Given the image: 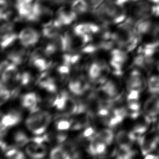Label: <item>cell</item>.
I'll return each mask as SVG.
<instances>
[{
  "label": "cell",
  "mask_w": 159,
  "mask_h": 159,
  "mask_svg": "<svg viewBox=\"0 0 159 159\" xmlns=\"http://www.w3.org/2000/svg\"><path fill=\"white\" fill-rule=\"evenodd\" d=\"M52 120L51 114L45 111L37 108L30 111L25 120V125L29 130L36 135L45 133Z\"/></svg>",
  "instance_id": "1"
},
{
  "label": "cell",
  "mask_w": 159,
  "mask_h": 159,
  "mask_svg": "<svg viewBox=\"0 0 159 159\" xmlns=\"http://www.w3.org/2000/svg\"><path fill=\"white\" fill-rule=\"evenodd\" d=\"M148 73L143 69L132 66L129 69L125 79L128 91L135 90L142 93L147 91Z\"/></svg>",
  "instance_id": "2"
},
{
  "label": "cell",
  "mask_w": 159,
  "mask_h": 159,
  "mask_svg": "<svg viewBox=\"0 0 159 159\" xmlns=\"http://www.w3.org/2000/svg\"><path fill=\"white\" fill-rule=\"evenodd\" d=\"M138 144L143 155L159 154V132L152 128L139 139Z\"/></svg>",
  "instance_id": "3"
},
{
  "label": "cell",
  "mask_w": 159,
  "mask_h": 159,
  "mask_svg": "<svg viewBox=\"0 0 159 159\" xmlns=\"http://www.w3.org/2000/svg\"><path fill=\"white\" fill-rule=\"evenodd\" d=\"M142 112L153 122L159 117V95L146 91L142 98Z\"/></svg>",
  "instance_id": "4"
},
{
  "label": "cell",
  "mask_w": 159,
  "mask_h": 159,
  "mask_svg": "<svg viewBox=\"0 0 159 159\" xmlns=\"http://www.w3.org/2000/svg\"><path fill=\"white\" fill-rule=\"evenodd\" d=\"M22 119L21 114L16 110H12L1 115V133L4 135L6 130L18 124Z\"/></svg>",
  "instance_id": "5"
},
{
  "label": "cell",
  "mask_w": 159,
  "mask_h": 159,
  "mask_svg": "<svg viewBox=\"0 0 159 159\" xmlns=\"http://www.w3.org/2000/svg\"><path fill=\"white\" fill-rule=\"evenodd\" d=\"M20 43L25 47L35 45L40 38L39 33L32 28H25L23 29L18 36Z\"/></svg>",
  "instance_id": "6"
},
{
  "label": "cell",
  "mask_w": 159,
  "mask_h": 159,
  "mask_svg": "<svg viewBox=\"0 0 159 159\" xmlns=\"http://www.w3.org/2000/svg\"><path fill=\"white\" fill-rule=\"evenodd\" d=\"M25 152L32 159H42L47 154V147L45 143L32 141L27 145Z\"/></svg>",
  "instance_id": "7"
},
{
  "label": "cell",
  "mask_w": 159,
  "mask_h": 159,
  "mask_svg": "<svg viewBox=\"0 0 159 159\" xmlns=\"http://www.w3.org/2000/svg\"><path fill=\"white\" fill-rule=\"evenodd\" d=\"M89 88V84L83 76H74L69 82L70 91L76 95L83 94Z\"/></svg>",
  "instance_id": "8"
},
{
  "label": "cell",
  "mask_w": 159,
  "mask_h": 159,
  "mask_svg": "<svg viewBox=\"0 0 159 159\" xmlns=\"http://www.w3.org/2000/svg\"><path fill=\"white\" fill-rule=\"evenodd\" d=\"M20 102L22 106L30 112L38 108L37 106L40 102V98L36 93L30 92L22 96Z\"/></svg>",
  "instance_id": "9"
},
{
  "label": "cell",
  "mask_w": 159,
  "mask_h": 159,
  "mask_svg": "<svg viewBox=\"0 0 159 159\" xmlns=\"http://www.w3.org/2000/svg\"><path fill=\"white\" fill-rule=\"evenodd\" d=\"M28 55V52L25 47L18 48L11 51L8 55L7 58L11 61L12 63L16 65L22 64L27 59Z\"/></svg>",
  "instance_id": "10"
},
{
  "label": "cell",
  "mask_w": 159,
  "mask_h": 159,
  "mask_svg": "<svg viewBox=\"0 0 159 159\" xmlns=\"http://www.w3.org/2000/svg\"><path fill=\"white\" fill-rule=\"evenodd\" d=\"M147 91L159 95V71H154L148 74Z\"/></svg>",
  "instance_id": "11"
},
{
  "label": "cell",
  "mask_w": 159,
  "mask_h": 159,
  "mask_svg": "<svg viewBox=\"0 0 159 159\" xmlns=\"http://www.w3.org/2000/svg\"><path fill=\"white\" fill-rule=\"evenodd\" d=\"M50 159H73L70 153L63 146H57L50 152Z\"/></svg>",
  "instance_id": "12"
},
{
  "label": "cell",
  "mask_w": 159,
  "mask_h": 159,
  "mask_svg": "<svg viewBox=\"0 0 159 159\" xmlns=\"http://www.w3.org/2000/svg\"><path fill=\"white\" fill-rule=\"evenodd\" d=\"M73 119L69 118V116L61 115L55 121L56 129L60 132H65L71 128Z\"/></svg>",
  "instance_id": "13"
},
{
  "label": "cell",
  "mask_w": 159,
  "mask_h": 159,
  "mask_svg": "<svg viewBox=\"0 0 159 159\" xmlns=\"http://www.w3.org/2000/svg\"><path fill=\"white\" fill-rule=\"evenodd\" d=\"M96 137L106 145H110L114 140V135L111 129H102L96 132Z\"/></svg>",
  "instance_id": "14"
},
{
  "label": "cell",
  "mask_w": 159,
  "mask_h": 159,
  "mask_svg": "<svg viewBox=\"0 0 159 159\" xmlns=\"http://www.w3.org/2000/svg\"><path fill=\"white\" fill-rule=\"evenodd\" d=\"M17 35L13 31L7 33L1 34V48L4 49L12 45L17 39Z\"/></svg>",
  "instance_id": "15"
},
{
  "label": "cell",
  "mask_w": 159,
  "mask_h": 159,
  "mask_svg": "<svg viewBox=\"0 0 159 159\" xmlns=\"http://www.w3.org/2000/svg\"><path fill=\"white\" fill-rule=\"evenodd\" d=\"M13 142L16 146L18 147H24L30 142L28 136L22 130L16 132L13 135Z\"/></svg>",
  "instance_id": "16"
},
{
  "label": "cell",
  "mask_w": 159,
  "mask_h": 159,
  "mask_svg": "<svg viewBox=\"0 0 159 159\" xmlns=\"http://www.w3.org/2000/svg\"><path fill=\"white\" fill-rule=\"evenodd\" d=\"M60 27L55 25L53 23L51 25L44 27L42 34L43 36L47 39H54L58 35H59Z\"/></svg>",
  "instance_id": "17"
},
{
  "label": "cell",
  "mask_w": 159,
  "mask_h": 159,
  "mask_svg": "<svg viewBox=\"0 0 159 159\" xmlns=\"http://www.w3.org/2000/svg\"><path fill=\"white\" fill-rule=\"evenodd\" d=\"M71 7L77 14H83L89 9L88 6L83 0L73 1Z\"/></svg>",
  "instance_id": "18"
},
{
  "label": "cell",
  "mask_w": 159,
  "mask_h": 159,
  "mask_svg": "<svg viewBox=\"0 0 159 159\" xmlns=\"http://www.w3.org/2000/svg\"><path fill=\"white\" fill-rule=\"evenodd\" d=\"M74 34L76 35L91 34L89 31V23H82L76 25L74 28Z\"/></svg>",
  "instance_id": "19"
},
{
  "label": "cell",
  "mask_w": 159,
  "mask_h": 159,
  "mask_svg": "<svg viewBox=\"0 0 159 159\" xmlns=\"http://www.w3.org/2000/svg\"><path fill=\"white\" fill-rule=\"evenodd\" d=\"M12 95L11 91L7 89L6 88L1 86V91H0V99H1V104H2L5 102H6L9 99H10L11 96Z\"/></svg>",
  "instance_id": "20"
},
{
  "label": "cell",
  "mask_w": 159,
  "mask_h": 159,
  "mask_svg": "<svg viewBox=\"0 0 159 159\" xmlns=\"http://www.w3.org/2000/svg\"><path fill=\"white\" fill-rule=\"evenodd\" d=\"M58 50V49L56 44L53 42H52L48 43L45 46V47L43 48V52L46 57H49L54 54Z\"/></svg>",
  "instance_id": "21"
},
{
  "label": "cell",
  "mask_w": 159,
  "mask_h": 159,
  "mask_svg": "<svg viewBox=\"0 0 159 159\" xmlns=\"http://www.w3.org/2000/svg\"><path fill=\"white\" fill-rule=\"evenodd\" d=\"M87 6H88L89 9H95L103 1V0H83Z\"/></svg>",
  "instance_id": "22"
},
{
  "label": "cell",
  "mask_w": 159,
  "mask_h": 159,
  "mask_svg": "<svg viewBox=\"0 0 159 159\" xmlns=\"http://www.w3.org/2000/svg\"><path fill=\"white\" fill-rule=\"evenodd\" d=\"M143 159H159V154H148L143 155Z\"/></svg>",
  "instance_id": "23"
},
{
  "label": "cell",
  "mask_w": 159,
  "mask_h": 159,
  "mask_svg": "<svg viewBox=\"0 0 159 159\" xmlns=\"http://www.w3.org/2000/svg\"><path fill=\"white\" fill-rule=\"evenodd\" d=\"M153 128L159 132V117L154 121L153 124Z\"/></svg>",
  "instance_id": "24"
},
{
  "label": "cell",
  "mask_w": 159,
  "mask_h": 159,
  "mask_svg": "<svg viewBox=\"0 0 159 159\" xmlns=\"http://www.w3.org/2000/svg\"><path fill=\"white\" fill-rule=\"evenodd\" d=\"M130 1H134V2H136V1H139V0H130Z\"/></svg>",
  "instance_id": "25"
}]
</instances>
